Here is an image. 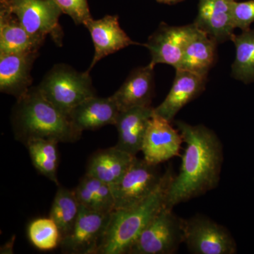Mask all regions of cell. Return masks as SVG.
<instances>
[{"label": "cell", "mask_w": 254, "mask_h": 254, "mask_svg": "<svg viewBox=\"0 0 254 254\" xmlns=\"http://www.w3.org/2000/svg\"><path fill=\"white\" fill-rule=\"evenodd\" d=\"M175 125L186 148L180 173L175 174L167 193L165 206L170 209L215 190L224 162L223 145L215 131L181 120Z\"/></svg>", "instance_id": "6da1fadb"}, {"label": "cell", "mask_w": 254, "mask_h": 254, "mask_svg": "<svg viewBox=\"0 0 254 254\" xmlns=\"http://www.w3.org/2000/svg\"><path fill=\"white\" fill-rule=\"evenodd\" d=\"M11 123L15 139L23 144L33 138L73 143L82 134L73 127L68 115L47 100L38 86L31 87L16 99Z\"/></svg>", "instance_id": "7a4b0ae2"}, {"label": "cell", "mask_w": 254, "mask_h": 254, "mask_svg": "<svg viewBox=\"0 0 254 254\" xmlns=\"http://www.w3.org/2000/svg\"><path fill=\"white\" fill-rule=\"evenodd\" d=\"M175 175L172 168L167 169L160 185L151 194L131 206L114 210L97 254L128 253L137 237L165 206L169 187Z\"/></svg>", "instance_id": "3957f363"}, {"label": "cell", "mask_w": 254, "mask_h": 254, "mask_svg": "<svg viewBox=\"0 0 254 254\" xmlns=\"http://www.w3.org/2000/svg\"><path fill=\"white\" fill-rule=\"evenodd\" d=\"M38 88L47 100L66 115L82 102L97 95L90 73L78 72L65 64H55Z\"/></svg>", "instance_id": "277c9868"}, {"label": "cell", "mask_w": 254, "mask_h": 254, "mask_svg": "<svg viewBox=\"0 0 254 254\" xmlns=\"http://www.w3.org/2000/svg\"><path fill=\"white\" fill-rule=\"evenodd\" d=\"M0 7L14 14L37 41L43 44L50 36L57 46H63V12L53 0H0Z\"/></svg>", "instance_id": "5b68a950"}, {"label": "cell", "mask_w": 254, "mask_h": 254, "mask_svg": "<svg viewBox=\"0 0 254 254\" xmlns=\"http://www.w3.org/2000/svg\"><path fill=\"white\" fill-rule=\"evenodd\" d=\"M185 241V219L164 206L137 237L127 254H174Z\"/></svg>", "instance_id": "8992f818"}, {"label": "cell", "mask_w": 254, "mask_h": 254, "mask_svg": "<svg viewBox=\"0 0 254 254\" xmlns=\"http://www.w3.org/2000/svg\"><path fill=\"white\" fill-rule=\"evenodd\" d=\"M193 254H236V241L227 227L205 215L185 219V241Z\"/></svg>", "instance_id": "52a82bcc"}, {"label": "cell", "mask_w": 254, "mask_h": 254, "mask_svg": "<svg viewBox=\"0 0 254 254\" xmlns=\"http://www.w3.org/2000/svg\"><path fill=\"white\" fill-rule=\"evenodd\" d=\"M158 166L135 157L121 180L111 186L115 210L136 204L158 188L164 174L160 173Z\"/></svg>", "instance_id": "ba28073f"}, {"label": "cell", "mask_w": 254, "mask_h": 254, "mask_svg": "<svg viewBox=\"0 0 254 254\" xmlns=\"http://www.w3.org/2000/svg\"><path fill=\"white\" fill-rule=\"evenodd\" d=\"M111 213H103L81 205L72 230L63 238L60 248L63 254H97L109 224Z\"/></svg>", "instance_id": "9c48e42d"}, {"label": "cell", "mask_w": 254, "mask_h": 254, "mask_svg": "<svg viewBox=\"0 0 254 254\" xmlns=\"http://www.w3.org/2000/svg\"><path fill=\"white\" fill-rule=\"evenodd\" d=\"M171 123L155 112L150 118L141 148L148 163L159 165L180 155L183 138Z\"/></svg>", "instance_id": "30bf717a"}, {"label": "cell", "mask_w": 254, "mask_h": 254, "mask_svg": "<svg viewBox=\"0 0 254 254\" xmlns=\"http://www.w3.org/2000/svg\"><path fill=\"white\" fill-rule=\"evenodd\" d=\"M191 28L192 23L182 26L160 23L156 31L143 44L150 51V64L154 67L158 64L170 65L175 69L180 67Z\"/></svg>", "instance_id": "8fae6325"}, {"label": "cell", "mask_w": 254, "mask_h": 254, "mask_svg": "<svg viewBox=\"0 0 254 254\" xmlns=\"http://www.w3.org/2000/svg\"><path fill=\"white\" fill-rule=\"evenodd\" d=\"M84 26L90 32L95 49L91 65L86 70L88 73L98 62L108 55L133 45H141L132 41L120 27L118 15H107L97 20L91 18Z\"/></svg>", "instance_id": "7c38bea8"}, {"label": "cell", "mask_w": 254, "mask_h": 254, "mask_svg": "<svg viewBox=\"0 0 254 254\" xmlns=\"http://www.w3.org/2000/svg\"><path fill=\"white\" fill-rule=\"evenodd\" d=\"M38 52L0 53V91L16 99L31 88V70Z\"/></svg>", "instance_id": "4fadbf2b"}, {"label": "cell", "mask_w": 254, "mask_h": 254, "mask_svg": "<svg viewBox=\"0 0 254 254\" xmlns=\"http://www.w3.org/2000/svg\"><path fill=\"white\" fill-rule=\"evenodd\" d=\"M207 76L183 69H176L173 86L163 103L154 112L172 123L185 106L205 91Z\"/></svg>", "instance_id": "5bb4252c"}, {"label": "cell", "mask_w": 254, "mask_h": 254, "mask_svg": "<svg viewBox=\"0 0 254 254\" xmlns=\"http://www.w3.org/2000/svg\"><path fill=\"white\" fill-rule=\"evenodd\" d=\"M233 0H199L194 24L217 43L231 41L235 33L232 12Z\"/></svg>", "instance_id": "9a60e30c"}, {"label": "cell", "mask_w": 254, "mask_h": 254, "mask_svg": "<svg viewBox=\"0 0 254 254\" xmlns=\"http://www.w3.org/2000/svg\"><path fill=\"white\" fill-rule=\"evenodd\" d=\"M154 66L148 64L133 69L112 98L120 111L151 106L154 96Z\"/></svg>", "instance_id": "2e32d148"}, {"label": "cell", "mask_w": 254, "mask_h": 254, "mask_svg": "<svg viewBox=\"0 0 254 254\" xmlns=\"http://www.w3.org/2000/svg\"><path fill=\"white\" fill-rule=\"evenodd\" d=\"M118 105L112 96H93L73 108L68 116L73 127L82 133L86 130H95L107 125H115L119 114Z\"/></svg>", "instance_id": "e0dca14e"}, {"label": "cell", "mask_w": 254, "mask_h": 254, "mask_svg": "<svg viewBox=\"0 0 254 254\" xmlns=\"http://www.w3.org/2000/svg\"><path fill=\"white\" fill-rule=\"evenodd\" d=\"M154 108L138 107L120 111L115 124L118 132V141L115 146L136 156L141 151L143 138Z\"/></svg>", "instance_id": "ac0fdd59"}, {"label": "cell", "mask_w": 254, "mask_h": 254, "mask_svg": "<svg viewBox=\"0 0 254 254\" xmlns=\"http://www.w3.org/2000/svg\"><path fill=\"white\" fill-rule=\"evenodd\" d=\"M217 43L205 32L192 23L190 36L187 40L180 67L177 69L187 70L208 76L209 71L217 59Z\"/></svg>", "instance_id": "d6986e66"}, {"label": "cell", "mask_w": 254, "mask_h": 254, "mask_svg": "<svg viewBox=\"0 0 254 254\" xmlns=\"http://www.w3.org/2000/svg\"><path fill=\"white\" fill-rule=\"evenodd\" d=\"M135 157L115 145L98 150L88 160L86 174L112 186L121 180Z\"/></svg>", "instance_id": "ffe728a7"}, {"label": "cell", "mask_w": 254, "mask_h": 254, "mask_svg": "<svg viewBox=\"0 0 254 254\" xmlns=\"http://www.w3.org/2000/svg\"><path fill=\"white\" fill-rule=\"evenodd\" d=\"M43 45L30 36L14 14L0 7V53L39 52Z\"/></svg>", "instance_id": "44dd1931"}, {"label": "cell", "mask_w": 254, "mask_h": 254, "mask_svg": "<svg viewBox=\"0 0 254 254\" xmlns=\"http://www.w3.org/2000/svg\"><path fill=\"white\" fill-rule=\"evenodd\" d=\"M80 205L100 213L110 214L115 209V198L111 185L85 175L74 189Z\"/></svg>", "instance_id": "7402d4cb"}, {"label": "cell", "mask_w": 254, "mask_h": 254, "mask_svg": "<svg viewBox=\"0 0 254 254\" xmlns=\"http://www.w3.org/2000/svg\"><path fill=\"white\" fill-rule=\"evenodd\" d=\"M59 142L47 138H33L25 143L33 166L38 173L60 186L58 179Z\"/></svg>", "instance_id": "603a6c76"}, {"label": "cell", "mask_w": 254, "mask_h": 254, "mask_svg": "<svg viewBox=\"0 0 254 254\" xmlns=\"http://www.w3.org/2000/svg\"><path fill=\"white\" fill-rule=\"evenodd\" d=\"M231 41L236 50L235 61L232 65V77L245 84L254 83V28L234 35Z\"/></svg>", "instance_id": "cb8c5ba5"}, {"label": "cell", "mask_w": 254, "mask_h": 254, "mask_svg": "<svg viewBox=\"0 0 254 254\" xmlns=\"http://www.w3.org/2000/svg\"><path fill=\"white\" fill-rule=\"evenodd\" d=\"M80 208L81 205L74 190L59 186L50 209L49 217L59 227L63 238L67 236L72 230Z\"/></svg>", "instance_id": "d4e9b609"}, {"label": "cell", "mask_w": 254, "mask_h": 254, "mask_svg": "<svg viewBox=\"0 0 254 254\" xmlns=\"http://www.w3.org/2000/svg\"><path fill=\"white\" fill-rule=\"evenodd\" d=\"M28 236L32 245L41 251H50L61 243V232L51 218L36 219L28 227Z\"/></svg>", "instance_id": "484cf974"}, {"label": "cell", "mask_w": 254, "mask_h": 254, "mask_svg": "<svg viewBox=\"0 0 254 254\" xmlns=\"http://www.w3.org/2000/svg\"><path fill=\"white\" fill-rule=\"evenodd\" d=\"M63 14L69 16L76 25H83L93 18L88 0H53Z\"/></svg>", "instance_id": "4316f807"}, {"label": "cell", "mask_w": 254, "mask_h": 254, "mask_svg": "<svg viewBox=\"0 0 254 254\" xmlns=\"http://www.w3.org/2000/svg\"><path fill=\"white\" fill-rule=\"evenodd\" d=\"M232 17L235 28L242 31L250 29L251 25L254 22V0L247 1L232 2Z\"/></svg>", "instance_id": "83f0119b"}, {"label": "cell", "mask_w": 254, "mask_h": 254, "mask_svg": "<svg viewBox=\"0 0 254 254\" xmlns=\"http://www.w3.org/2000/svg\"><path fill=\"white\" fill-rule=\"evenodd\" d=\"M14 241L15 237H13L12 240L8 242L6 245L3 246L1 248V254H12Z\"/></svg>", "instance_id": "f1b7e54d"}, {"label": "cell", "mask_w": 254, "mask_h": 254, "mask_svg": "<svg viewBox=\"0 0 254 254\" xmlns=\"http://www.w3.org/2000/svg\"><path fill=\"white\" fill-rule=\"evenodd\" d=\"M158 2L163 3V4H166L169 5L176 4L177 3L182 2V1H185V0H155Z\"/></svg>", "instance_id": "f546056e"}]
</instances>
